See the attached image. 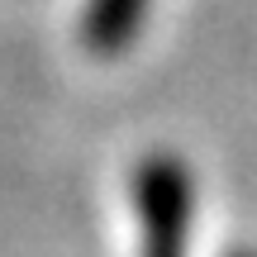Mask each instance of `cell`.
Returning a JSON list of instances; mask_svg holds the SVG:
<instances>
[{"label":"cell","instance_id":"6da1fadb","mask_svg":"<svg viewBox=\"0 0 257 257\" xmlns=\"http://www.w3.org/2000/svg\"><path fill=\"white\" fill-rule=\"evenodd\" d=\"M195 186L191 172L172 153L143 157L134 176V205L143 224V257H186V233L195 214Z\"/></svg>","mask_w":257,"mask_h":257},{"label":"cell","instance_id":"7a4b0ae2","mask_svg":"<svg viewBox=\"0 0 257 257\" xmlns=\"http://www.w3.org/2000/svg\"><path fill=\"white\" fill-rule=\"evenodd\" d=\"M143 10H148V0H91L86 5V43H91V53H100V57L124 53L134 29L143 24Z\"/></svg>","mask_w":257,"mask_h":257},{"label":"cell","instance_id":"3957f363","mask_svg":"<svg viewBox=\"0 0 257 257\" xmlns=\"http://www.w3.org/2000/svg\"><path fill=\"white\" fill-rule=\"evenodd\" d=\"M233 257H248V252H233Z\"/></svg>","mask_w":257,"mask_h":257}]
</instances>
